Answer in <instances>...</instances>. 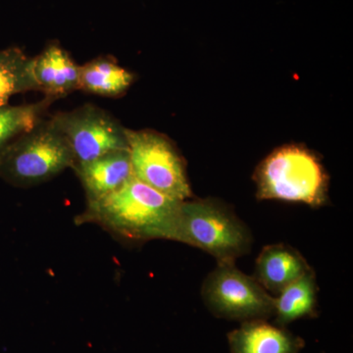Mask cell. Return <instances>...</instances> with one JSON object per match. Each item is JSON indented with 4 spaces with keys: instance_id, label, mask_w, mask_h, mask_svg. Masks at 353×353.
<instances>
[{
    "instance_id": "obj_7",
    "label": "cell",
    "mask_w": 353,
    "mask_h": 353,
    "mask_svg": "<svg viewBox=\"0 0 353 353\" xmlns=\"http://www.w3.org/2000/svg\"><path fill=\"white\" fill-rule=\"evenodd\" d=\"M51 119L68 143L73 167L108 152L128 150L126 128L108 111L94 104L58 112L51 116Z\"/></svg>"
},
{
    "instance_id": "obj_9",
    "label": "cell",
    "mask_w": 353,
    "mask_h": 353,
    "mask_svg": "<svg viewBox=\"0 0 353 353\" xmlns=\"http://www.w3.org/2000/svg\"><path fill=\"white\" fill-rule=\"evenodd\" d=\"M72 169L85 190L87 202L99 201L112 194L134 176L128 150L106 153Z\"/></svg>"
},
{
    "instance_id": "obj_13",
    "label": "cell",
    "mask_w": 353,
    "mask_h": 353,
    "mask_svg": "<svg viewBox=\"0 0 353 353\" xmlns=\"http://www.w3.org/2000/svg\"><path fill=\"white\" fill-rule=\"evenodd\" d=\"M317 283L310 270L288 285L275 299V324L285 327L303 318L317 316Z\"/></svg>"
},
{
    "instance_id": "obj_14",
    "label": "cell",
    "mask_w": 353,
    "mask_h": 353,
    "mask_svg": "<svg viewBox=\"0 0 353 353\" xmlns=\"http://www.w3.org/2000/svg\"><path fill=\"white\" fill-rule=\"evenodd\" d=\"M31 58L18 46L0 50V108L8 105L14 95L36 92Z\"/></svg>"
},
{
    "instance_id": "obj_8",
    "label": "cell",
    "mask_w": 353,
    "mask_h": 353,
    "mask_svg": "<svg viewBox=\"0 0 353 353\" xmlns=\"http://www.w3.org/2000/svg\"><path fill=\"white\" fill-rule=\"evenodd\" d=\"M31 74L36 92L55 101L79 90L80 66L58 43L48 44L31 58Z\"/></svg>"
},
{
    "instance_id": "obj_3",
    "label": "cell",
    "mask_w": 353,
    "mask_h": 353,
    "mask_svg": "<svg viewBox=\"0 0 353 353\" xmlns=\"http://www.w3.org/2000/svg\"><path fill=\"white\" fill-rule=\"evenodd\" d=\"M257 199L301 202L320 208L327 202L328 176L307 148L285 145L265 158L254 174Z\"/></svg>"
},
{
    "instance_id": "obj_1",
    "label": "cell",
    "mask_w": 353,
    "mask_h": 353,
    "mask_svg": "<svg viewBox=\"0 0 353 353\" xmlns=\"http://www.w3.org/2000/svg\"><path fill=\"white\" fill-rule=\"evenodd\" d=\"M181 203L132 176L112 194L87 202L75 223L97 225L129 243L175 241Z\"/></svg>"
},
{
    "instance_id": "obj_10",
    "label": "cell",
    "mask_w": 353,
    "mask_h": 353,
    "mask_svg": "<svg viewBox=\"0 0 353 353\" xmlns=\"http://www.w3.org/2000/svg\"><path fill=\"white\" fill-rule=\"evenodd\" d=\"M228 343L231 353H299L305 345L301 336L264 319L241 323L228 334Z\"/></svg>"
},
{
    "instance_id": "obj_4",
    "label": "cell",
    "mask_w": 353,
    "mask_h": 353,
    "mask_svg": "<svg viewBox=\"0 0 353 353\" xmlns=\"http://www.w3.org/2000/svg\"><path fill=\"white\" fill-rule=\"evenodd\" d=\"M73 164L68 143L50 117L39 121L0 155V179L28 189L52 180Z\"/></svg>"
},
{
    "instance_id": "obj_11",
    "label": "cell",
    "mask_w": 353,
    "mask_h": 353,
    "mask_svg": "<svg viewBox=\"0 0 353 353\" xmlns=\"http://www.w3.org/2000/svg\"><path fill=\"white\" fill-rule=\"evenodd\" d=\"M310 270L312 268L296 250L284 243H275L262 248L252 277L267 292L278 296Z\"/></svg>"
},
{
    "instance_id": "obj_15",
    "label": "cell",
    "mask_w": 353,
    "mask_h": 353,
    "mask_svg": "<svg viewBox=\"0 0 353 353\" xmlns=\"http://www.w3.org/2000/svg\"><path fill=\"white\" fill-rule=\"evenodd\" d=\"M50 97L22 105H8L0 108V155L16 139L36 126L43 119L46 111L53 102Z\"/></svg>"
},
{
    "instance_id": "obj_2",
    "label": "cell",
    "mask_w": 353,
    "mask_h": 353,
    "mask_svg": "<svg viewBox=\"0 0 353 353\" xmlns=\"http://www.w3.org/2000/svg\"><path fill=\"white\" fill-rule=\"evenodd\" d=\"M175 241L209 253L217 263H234L250 253L252 234L218 199H188L181 203Z\"/></svg>"
},
{
    "instance_id": "obj_5",
    "label": "cell",
    "mask_w": 353,
    "mask_h": 353,
    "mask_svg": "<svg viewBox=\"0 0 353 353\" xmlns=\"http://www.w3.org/2000/svg\"><path fill=\"white\" fill-rule=\"evenodd\" d=\"M201 297L216 317L241 323L275 314V299L234 263H217L201 287Z\"/></svg>"
},
{
    "instance_id": "obj_6",
    "label": "cell",
    "mask_w": 353,
    "mask_h": 353,
    "mask_svg": "<svg viewBox=\"0 0 353 353\" xmlns=\"http://www.w3.org/2000/svg\"><path fill=\"white\" fill-rule=\"evenodd\" d=\"M126 132L134 178L172 199H192L185 161L170 139L150 130Z\"/></svg>"
},
{
    "instance_id": "obj_12",
    "label": "cell",
    "mask_w": 353,
    "mask_h": 353,
    "mask_svg": "<svg viewBox=\"0 0 353 353\" xmlns=\"http://www.w3.org/2000/svg\"><path fill=\"white\" fill-rule=\"evenodd\" d=\"M134 77L112 57H99L80 66L79 90L103 97H119L131 87Z\"/></svg>"
}]
</instances>
